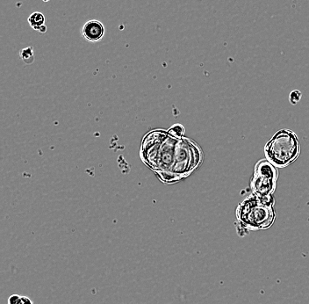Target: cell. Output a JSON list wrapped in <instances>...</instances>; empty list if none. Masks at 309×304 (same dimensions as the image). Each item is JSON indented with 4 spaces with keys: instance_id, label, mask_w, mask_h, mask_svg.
<instances>
[{
    "instance_id": "obj_6",
    "label": "cell",
    "mask_w": 309,
    "mask_h": 304,
    "mask_svg": "<svg viewBox=\"0 0 309 304\" xmlns=\"http://www.w3.org/2000/svg\"><path fill=\"white\" fill-rule=\"evenodd\" d=\"M19 57L26 64H32L35 60V52L32 47H26L19 51Z\"/></svg>"
},
{
    "instance_id": "obj_8",
    "label": "cell",
    "mask_w": 309,
    "mask_h": 304,
    "mask_svg": "<svg viewBox=\"0 0 309 304\" xmlns=\"http://www.w3.org/2000/svg\"><path fill=\"white\" fill-rule=\"evenodd\" d=\"M293 98H295L294 99V102H293V105L297 104L298 102H300V98H301V92L300 91H294V92H292L290 94V102H293Z\"/></svg>"
},
{
    "instance_id": "obj_1",
    "label": "cell",
    "mask_w": 309,
    "mask_h": 304,
    "mask_svg": "<svg viewBox=\"0 0 309 304\" xmlns=\"http://www.w3.org/2000/svg\"><path fill=\"white\" fill-rule=\"evenodd\" d=\"M273 204L272 195L258 196L254 194L240 204L237 209V219L240 224L249 231L265 230L271 227L275 219Z\"/></svg>"
},
{
    "instance_id": "obj_3",
    "label": "cell",
    "mask_w": 309,
    "mask_h": 304,
    "mask_svg": "<svg viewBox=\"0 0 309 304\" xmlns=\"http://www.w3.org/2000/svg\"><path fill=\"white\" fill-rule=\"evenodd\" d=\"M277 170L268 160H263L256 166L252 181L253 193L258 196H267L274 193L277 183Z\"/></svg>"
},
{
    "instance_id": "obj_11",
    "label": "cell",
    "mask_w": 309,
    "mask_h": 304,
    "mask_svg": "<svg viewBox=\"0 0 309 304\" xmlns=\"http://www.w3.org/2000/svg\"><path fill=\"white\" fill-rule=\"evenodd\" d=\"M43 1H44V2H48V1H49V0H43Z\"/></svg>"
},
{
    "instance_id": "obj_7",
    "label": "cell",
    "mask_w": 309,
    "mask_h": 304,
    "mask_svg": "<svg viewBox=\"0 0 309 304\" xmlns=\"http://www.w3.org/2000/svg\"><path fill=\"white\" fill-rule=\"evenodd\" d=\"M184 130L185 129L180 124H176L169 130V134L173 138H182L184 135Z\"/></svg>"
},
{
    "instance_id": "obj_2",
    "label": "cell",
    "mask_w": 309,
    "mask_h": 304,
    "mask_svg": "<svg viewBox=\"0 0 309 304\" xmlns=\"http://www.w3.org/2000/svg\"><path fill=\"white\" fill-rule=\"evenodd\" d=\"M268 161L276 167H286L300 155V148L296 135L291 130H279L265 146Z\"/></svg>"
},
{
    "instance_id": "obj_5",
    "label": "cell",
    "mask_w": 309,
    "mask_h": 304,
    "mask_svg": "<svg viewBox=\"0 0 309 304\" xmlns=\"http://www.w3.org/2000/svg\"><path fill=\"white\" fill-rule=\"evenodd\" d=\"M27 21H29L30 27L38 32L39 30L42 29L43 26H45L44 14H42L40 12H35L29 17Z\"/></svg>"
},
{
    "instance_id": "obj_9",
    "label": "cell",
    "mask_w": 309,
    "mask_h": 304,
    "mask_svg": "<svg viewBox=\"0 0 309 304\" xmlns=\"http://www.w3.org/2000/svg\"><path fill=\"white\" fill-rule=\"evenodd\" d=\"M20 297H21V296L19 295H11V296L8 298V304H16L17 302L19 301Z\"/></svg>"
},
{
    "instance_id": "obj_4",
    "label": "cell",
    "mask_w": 309,
    "mask_h": 304,
    "mask_svg": "<svg viewBox=\"0 0 309 304\" xmlns=\"http://www.w3.org/2000/svg\"><path fill=\"white\" fill-rule=\"evenodd\" d=\"M81 34L86 41L98 42L105 35V26L98 19H91L83 24Z\"/></svg>"
},
{
    "instance_id": "obj_10",
    "label": "cell",
    "mask_w": 309,
    "mask_h": 304,
    "mask_svg": "<svg viewBox=\"0 0 309 304\" xmlns=\"http://www.w3.org/2000/svg\"><path fill=\"white\" fill-rule=\"evenodd\" d=\"M16 304H34L32 300L26 296H21Z\"/></svg>"
}]
</instances>
